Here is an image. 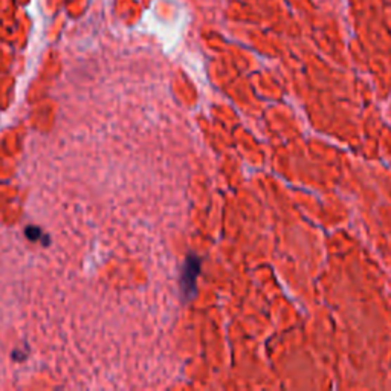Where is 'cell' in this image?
I'll return each instance as SVG.
<instances>
[{
    "label": "cell",
    "mask_w": 391,
    "mask_h": 391,
    "mask_svg": "<svg viewBox=\"0 0 391 391\" xmlns=\"http://www.w3.org/2000/svg\"><path fill=\"white\" fill-rule=\"evenodd\" d=\"M200 274V259L196 255H188L185 260L181 275V290L186 298H191L196 293V278Z\"/></svg>",
    "instance_id": "obj_1"
}]
</instances>
